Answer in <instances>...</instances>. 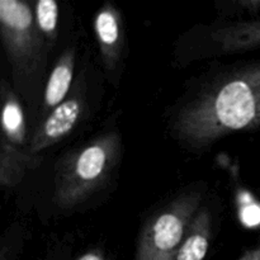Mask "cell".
I'll return each instance as SVG.
<instances>
[{
  "label": "cell",
  "mask_w": 260,
  "mask_h": 260,
  "mask_svg": "<svg viewBox=\"0 0 260 260\" xmlns=\"http://www.w3.org/2000/svg\"><path fill=\"white\" fill-rule=\"evenodd\" d=\"M173 137L190 151H203L234 134L260 127V58L210 71L175 104Z\"/></svg>",
  "instance_id": "cell-1"
},
{
  "label": "cell",
  "mask_w": 260,
  "mask_h": 260,
  "mask_svg": "<svg viewBox=\"0 0 260 260\" xmlns=\"http://www.w3.org/2000/svg\"><path fill=\"white\" fill-rule=\"evenodd\" d=\"M117 132L99 135L58 162L53 202L63 211L79 210L111 183L121 159Z\"/></svg>",
  "instance_id": "cell-2"
},
{
  "label": "cell",
  "mask_w": 260,
  "mask_h": 260,
  "mask_svg": "<svg viewBox=\"0 0 260 260\" xmlns=\"http://www.w3.org/2000/svg\"><path fill=\"white\" fill-rule=\"evenodd\" d=\"M0 32L15 88L28 98V86L35 83L40 70L42 71L46 47H48L36 27L35 13L29 3L2 0Z\"/></svg>",
  "instance_id": "cell-3"
},
{
  "label": "cell",
  "mask_w": 260,
  "mask_h": 260,
  "mask_svg": "<svg viewBox=\"0 0 260 260\" xmlns=\"http://www.w3.org/2000/svg\"><path fill=\"white\" fill-rule=\"evenodd\" d=\"M202 200V189L189 188L147 216L137 240L136 260H174Z\"/></svg>",
  "instance_id": "cell-4"
},
{
  "label": "cell",
  "mask_w": 260,
  "mask_h": 260,
  "mask_svg": "<svg viewBox=\"0 0 260 260\" xmlns=\"http://www.w3.org/2000/svg\"><path fill=\"white\" fill-rule=\"evenodd\" d=\"M192 33L194 37L185 38L183 42L185 60L255 51L260 48V17L220 20Z\"/></svg>",
  "instance_id": "cell-5"
},
{
  "label": "cell",
  "mask_w": 260,
  "mask_h": 260,
  "mask_svg": "<svg viewBox=\"0 0 260 260\" xmlns=\"http://www.w3.org/2000/svg\"><path fill=\"white\" fill-rule=\"evenodd\" d=\"M83 91L78 85L76 91L43 116L29 137L28 154L38 159V155L57 145L75 129L85 113L86 99Z\"/></svg>",
  "instance_id": "cell-6"
},
{
  "label": "cell",
  "mask_w": 260,
  "mask_h": 260,
  "mask_svg": "<svg viewBox=\"0 0 260 260\" xmlns=\"http://www.w3.org/2000/svg\"><path fill=\"white\" fill-rule=\"evenodd\" d=\"M93 25L104 68L108 73H113L121 62L123 51L121 13L113 4L107 3L95 14Z\"/></svg>",
  "instance_id": "cell-7"
},
{
  "label": "cell",
  "mask_w": 260,
  "mask_h": 260,
  "mask_svg": "<svg viewBox=\"0 0 260 260\" xmlns=\"http://www.w3.org/2000/svg\"><path fill=\"white\" fill-rule=\"evenodd\" d=\"M213 234V217L210 208L198 210L190 221L174 260H203L207 255Z\"/></svg>",
  "instance_id": "cell-8"
},
{
  "label": "cell",
  "mask_w": 260,
  "mask_h": 260,
  "mask_svg": "<svg viewBox=\"0 0 260 260\" xmlns=\"http://www.w3.org/2000/svg\"><path fill=\"white\" fill-rule=\"evenodd\" d=\"M2 141L19 150H27V124L17 94L3 80L2 85Z\"/></svg>",
  "instance_id": "cell-9"
},
{
  "label": "cell",
  "mask_w": 260,
  "mask_h": 260,
  "mask_svg": "<svg viewBox=\"0 0 260 260\" xmlns=\"http://www.w3.org/2000/svg\"><path fill=\"white\" fill-rule=\"evenodd\" d=\"M75 68V50L68 48L53 66L43 90V111L50 112L62 103L70 93Z\"/></svg>",
  "instance_id": "cell-10"
},
{
  "label": "cell",
  "mask_w": 260,
  "mask_h": 260,
  "mask_svg": "<svg viewBox=\"0 0 260 260\" xmlns=\"http://www.w3.org/2000/svg\"><path fill=\"white\" fill-rule=\"evenodd\" d=\"M0 178L3 185H14L19 180L20 175L24 172V168H30L33 162L38 159L33 157L27 152V150H19L10 146L7 142L2 141V151H0Z\"/></svg>",
  "instance_id": "cell-11"
},
{
  "label": "cell",
  "mask_w": 260,
  "mask_h": 260,
  "mask_svg": "<svg viewBox=\"0 0 260 260\" xmlns=\"http://www.w3.org/2000/svg\"><path fill=\"white\" fill-rule=\"evenodd\" d=\"M33 13L37 30L46 45L51 47L57 37L58 4L55 0H38Z\"/></svg>",
  "instance_id": "cell-12"
},
{
  "label": "cell",
  "mask_w": 260,
  "mask_h": 260,
  "mask_svg": "<svg viewBox=\"0 0 260 260\" xmlns=\"http://www.w3.org/2000/svg\"><path fill=\"white\" fill-rule=\"evenodd\" d=\"M222 8L225 14L231 15L234 14H259L260 13V0H239V2H228L223 4Z\"/></svg>",
  "instance_id": "cell-13"
},
{
  "label": "cell",
  "mask_w": 260,
  "mask_h": 260,
  "mask_svg": "<svg viewBox=\"0 0 260 260\" xmlns=\"http://www.w3.org/2000/svg\"><path fill=\"white\" fill-rule=\"evenodd\" d=\"M75 260H109V259L107 258L104 251H102L101 249H91V250L86 251V253H84L83 255H80Z\"/></svg>",
  "instance_id": "cell-14"
}]
</instances>
